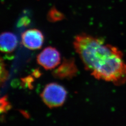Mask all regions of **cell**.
Masks as SVG:
<instances>
[{"label": "cell", "mask_w": 126, "mask_h": 126, "mask_svg": "<svg viewBox=\"0 0 126 126\" xmlns=\"http://www.w3.org/2000/svg\"><path fill=\"white\" fill-rule=\"evenodd\" d=\"M9 73L5 68L4 63L2 61V58L0 59V86H2L8 79Z\"/></svg>", "instance_id": "9"}, {"label": "cell", "mask_w": 126, "mask_h": 126, "mask_svg": "<svg viewBox=\"0 0 126 126\" xmlns=\"http://www.w3.org/2000/svg\"><path fill=\"white\" fill-rule=\"evenodd\" d=\"M11 108V106L7 100V96H5L0 99V111L1 113H6Z\"/></svg>", "instance_id": "10"}, {"label": "cell", "mask_w": 126, "mask_h": 126, "mask_svg": "<svg viewBox=\"0 0 126 126\" xmlns=\"http://www.w3.org/2000/svg\"><path fill=\"white\" fill-rule=\"evenodd\" d=\"M17 38L12 33L3 32L0 36V49L3 53H11L15 50L17 45Z\"/></svg>", "instance_id": "6"}, {"label": "cell", "mask_w": 126, "mask_h": 126, "mask_svg": "<svg viewBox=\"0 0 126 126\" xmlns=\"http://www.w3.org/2000/svg\"><path fill=\"white\" fill-rule=\"evenodd\" d=\"M30 11L25 9L23 11V14L19 18L16 24L17 28L26 27L29 26L32 23V19L30 16Z\"/></svg>", "instance_id": "8"}, {"label": "cell", "mask_w": 126, "mask_h": 126, "mask_svg": "<svg viewBox=\"0 0 126 126\" xmlns=\"http://www.w3.org/2000/svg\"><path fill=\"white\" fill-rule=\"evenodd\" d=\"M61 57L59 51L52 47H48L37 57V62L45 70H52L60 63Z\"/></svg>", "instance_id": "3"}, {"label": "cell", "mask_w": 126, "mask_h": 126, "mask_svg": "<svg viewBox=\"0 0 126 126\" xmlns=\"http://www.w3.org/2000/svg\"><path fill=\"white\" fill-rule=\"evenodd\" d=\"M65 18L63 14L59 11L55 6L51 7L47 15V20L52 23L62 21Z\"/></svg>", "instance_id": "7"}, {"label": "cell", "mask_w": 126, "mask_h": 126, "mask_svg": "<svg viewBox=\"0 0 126 126\" xmlns=\"http://www.w3.org/2000/svg\"><path fill=\"white\" fill-rule=\"evenodd\" d=\"M41 97L44 103L52 109L63 105L67 97V92L62 86L52 83L45 86Z\"/></svg>", "instance_id": "2"}, {"label": "cell", "mask_w": 126, "mask_h": 126, "mask_svg": "<svg viewBox=\"0 0 126 126\" xmlns=\"http://www.w3.org/2000/svg\"><path fill=\"white\" fill-rule=\"evenodd\" d=\"M73 44L85 69L95 79L116 86L126 83V63L123 53L116 47L84 33L75 37Z\"/></svg>", "instance_id": "1"}, {"label": "cell", "mask_w": 126, "mask_h": 126, "mask_svg": "<svg viewBox=\"0 0 126 126\" xmlns=\"http://www.w3.org/2000/svg\"><path fill=\"white\" fill-rule=\"evenodd\" d=\"M78 72L74 59L64 58L59 67L53 71L52 75L57 79H70L76 76Z\"/></svg>", "instance_id": "4"}, {"label": "cell", "mask_w": 126, "mask_h": 126, "mask_svg": "<svg viewBox=\"0 0 126 126\" xmlns=\"http://www.w3.org/2000/svg\"><path fill=\"white\" fill-rule=\"evenodd\" d=\"M42 33L36 29H30L22 34V42L26 48L30 50L40 49L44 43Z\"/></svg>", "instance_id": "5"}]
</instances>
